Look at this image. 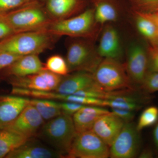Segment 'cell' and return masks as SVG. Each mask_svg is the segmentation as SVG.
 <instances>
[{
  "label": "cell",
  "instance_id": "18",
  "mask_svg": "<svg viewBox=\"0 0 158 158\" xmlns=\"http://www.w3.org/2000/svg\"><path fill=\"white\" fill-rule=\"evenodd\" d=\"M104 107L85 106L73 116L77 133L90 131L96 120L101 116L110 113Z\"/></svg>",
  "mask_w": 158,
  "mask_h": 158
},
{
  "label": "cell",
  "instance_id": "16",
  "mask_svg": "<svg viewBox=\"0 0 158 158\" xmlns=\"http://www.w3.org/2000/svg\"><path fill=\"white\" fill-rule=\"evenodd\" d=\"M98 53L102 58L118 60L122 56L120 37L118 31L113 26L105 27L100 39Z\"/></svg>",
  "mask_w": 158,
  "mask_h": 158
},
{
  "label": "cell",
  "instance_id": "17",
  "mask_svg": "<svg viewBox=\"0 0 158 158\" xmlns=\"http://www.w3.org/2000/svg\"><path fill=\"white\" fill-rule=\"evenodd\" d=\"M44 69V64L38 55H28L22 56L2 70L4 75L9 77L26 76L37 73Z\"/></svg>",
  "mask_w": 158,
  "mask_h": 158
},
{
  "label": "cell",
  "instance_id": "10",
  "mask_svg": "<svg viewBox=\"0 0 158 158\" xmlns=\"http://www.w3.org/2000/svg\"><path fill=\"white\" fill-rule=\"evenodd\" d=\"M126 68L131 81L141 86L149 72L147 49L137 43L130 45Z\"/></svg>",
  "mask_w": 158,
  "mask_h": 158
},
{
  "label": "cell",
  "instance_id": "11",
  "mask_svg": "<svg viewBox=\"0 0 158 158\" xmlns=\"http://www.w3.org/2000/svg\"><path fill=\"white\" fill-rule=\"evenodd\" d=\"M44 121L36 108L29 104L6 129L11 130L28 138H33L38 135L45 123Z\"/></svg>",
  "mask_w": 158,
  "mask_h": 158
},
{
  "label": "cell",
  "instance_id": "29",
  "mask_svg": "<svg viewBox=\"0 0 158 158\" xmlns=\"http://www.w3.org/2000/svg\"><path fill=\"white\" fill-rule=\"evenodd\" d=\"M147 50L149 72H158V46L151 45Z\"/></svg>",
  "mask_w": 158,
  "mask_h": 158
},
{
  "label": "cell",
  "instance_id": "33",
  "mask_svg": "<svg viewBox=\"0 0 158 158\" xmlns=\"http://www.w3.org/2000/svg\"><path fill=\"white\" fill-rule=\"evenodd\" d=\"M111 109L112 113L121 118L125 123L130 122L135 117L134 111L117 108H111Z\"/></svg>",
  "mask_w": 158,
  "mask_h": 158
},
{
  "label": "cell",
  "instance_id": "20",
  "mask_svg": "<svg viewBox=\"0 0 158 158\" xmlns=\"http://www.w3.org/2000/svg\"><path fill=\"white\" fill-rule=\"evenodd\" d=\"M136 27L141 36L149 41L151 45L158 43V27L147 13L135 11Z\"/></svg>",
  "mask_w": 158,
  "mask_h": 158
},
{
  "label": "cell",
  "instance_id": "19",
  "mask_svg": "<svg viewBox=\"0 0 158 158\" xmlns=\"http://www.w3.org/2000/svg\"><path fill=\"white\" fill-rule=\"evenodd\" d=\"M48 14L54 21L69 18L79 10V0H48Z\"/></svg>",
  "mask_w": 158,
  "mask_h": 158
},
{
  "label": "cell",
  "instance_id": "3",
  "mask_svg": "<svg viewBox=\"0 0 158 158\" xmlns=\"http://www.w3.org/2000/svg\"><path fill=\"white\" fill-rule=\"evenodd\" d=\"M0 17L11 26L16 33L48 31L53 21L47 12L34 3L6 13Z\"/></svg>",
  "mask_w": 158,
  "mask_h": 158
},
{
  "label": "cell",
  "instance_id": "32",
  "mask_svg": "<svg viewBox=\"0 0 158 158\" xmlns=\"http://www.w3.org/2000/svg\"><path fill=\"white\" fill-rule=\"evenodd\" d=\"M62 113L72 116L85 105L70 102L60 103Z\"/></svg>",
  "mask_w": 158,
  "mask_h": 158
},
{
  "label": "cell",
  "instance_id": "21",
  "mask_svg": "<svg viewBox=\"0 0 158 158\" xmlns=\"http://www.w3.org/2000/svg\"><path fill=\"white\" fill-rule=\"evenodd\" d=\"M29 139L11 130H0V158H6Z\"/></svg>",
  "mask_w": 158,
  "mask_h": 158
},
{
  "label": "cell",
  "instance_id": "26",
  "mask_svg": "<svg viewBox=\"0 0 158 158\" xmlns=\"http://www.w3.org/2000/svg\"><path fill=\"white\" fill-rule=\"evenodd\" d=\"M140 88L145 93H152L158 91V72H148Z\"/></svg>",
  "mask_w": 158,
  "mask_h": 158
},
{
  "label": "cell",
  "instance_id": "27",
  "mask_svg": "<svg viewBox=\"0 0 158 158\" xmlns=\"http://www.w3.org/2000/svg\"><path fill=\"white\" fill-rule=\"evenodd\" d=\"M33 3L32 0H0V15Z\"/></svg>",
  "mask_w": 158,
  "mask_h": 158
},
{
  "label": "cell",
  "instance_id": "35",
  "mask_svg": "<svg viewBox=\"0 0 158 158\" xmlns=\"http://www.w3.org/2000/svg\"><path fill=\"white\" fill-rule=\"evenodd\" d=\"M154 155L151 149H144L140 154L139 156V158H152L153 157Z\"/></svg>",
  "mask_w": 158,
  "mask_h": 158
},
{
  "label": "cell",
  "instance_id": "28",
  "mask_svg": "<svg viewBox=\"0 0 158 158\" xmlns=\"http://www.w3.org/2000/svg\"><path fill=\"white\" fill-rule=\"evenodd\" d=\"M143 104L140 103L133 102L122 101L108 100H104V107H110L111 108H117V109H123L131 110V111H138L142 108Z\"/></svg>",
  "mask_w": 158,
  "mask_h": 158
},
{
  "label": "cell",
  "instance_id": "13",
  "mask_svg": "<svg viewBox=\"0 0 158 158\" xmlns=\"http://www.w3.org/2000/svg\"><path fill=\"white\" fill-rule=\"evenodd\" d=\"M31 99L23 96H0V130L5 129L30 104Z\"/></svg>",
  "mask_w": 158,
  "mask_h": 158
},
{
  "label": "cell",
  "instance_id": "38",
  "mask_svg": "<svg viewBox=\"0 0 158 158\" xmlns=\"http://www.w3.org/2000/svg\"><path fill=\"white\" fill-rule=\"evenodd\" d=\"M156 46H158V44H157Z\"/></svg>",
  "mask_w": 158,
  "mask_h": 158
},
{
  "label": "cell",
  "instance_id": "31",
  "mask_svg": "<svg viewBox=\"0 0 158 158\" xmlns=\"http://www.w3.org/2000/svg\"><path fill=\"white\" fill-rule=\"evenodd\" d=\"M138 6L137 11L152 12L158 9V0H134Z\"/></svg>",
  "mask_w": 158,
  "mask_h": 158
},
{
  "label": "cell",
  "instance_id": "24",
  "mask_svg": "<svg viewBox=\"0 0 158 158\" xmlns=\"http://www.w3.org/2000/svg\"><path fill=\"white\" fill-rule=\"evenodd\" d=\"M44 69L62 76H67L69 73L66 60L59 55L49 57L44 64Z\"/></svg>",
  "mask_w": 158,
  "mask_h": 158
},
{
  "label": "cell",
  "instance_id": "6",
  "mask_svg": "<svg viewBox=\"0 0 158 158\" xmlns=\"http://www.w3.org/2000/svg\"><path fill=\"white\" fill-rule=\"evenodd\" d=\"M102 59L90 41L77 40L69 46L65 60L69 72L85 71L93 74Z\"/></svg>",
  "mask_w": 158,
  "mask_h": 158
},
{
  "label": "cell",
  "instance_id": "15",
  "mask_svg": "<svg viewBox=\"0 0 158 158\" xmlns=\"http://www.w3.org/2000/svg\"><path fill=\"white\" fill-rule=\"evenodd\" d=\"M29 138L25 143L9 153L6 158H63L53 149L44 146L37 141Z\"/></svg>",
  "mask_w": 158,
  "mask_h": 158
},
{
  "label": "cell",
  "instance_id": "1",
  "mask_svg": "<svg viewBox=\"0 0 158 158\" xmlns=\"http://www.w3.org/2000/svg\"><path fill=\"white\" fill-rule=\"evenodd\" d=\"M58 37L48 31L16 33L0 41V49L21 56L38 55L52 47Z\"/></svg>",
  "mask_w": 158,
  "mask_h": 158
},
{
  "label": "cell",
  "instance_id": "23",
  "mask_svg": "<svg viewBox=\"0 0 158 158\" xmlns=\"http://www.w3.org/2000/svg\"><path fill=\"white\" fill-rule=\"evenodd\" d=\"M94 17L98 25H103L115 22L118 18V13L115 7L107 2H100L94 9Z\"/></svg>",
  "mask_w": 158,
  "mask_h": 158
},
{
  "label": "cell",
  "instance_id": "12",
  "mask_svg": "<svg viewBox=\"0 0 158 158\" xmlns=\"http://www.w3.org/2000/svg\"><path fill=\"white\" fill-rule=\"evenodd\" d=\"M125 123L123 119L110 112L96 120L91 131L110 147Z\"/></svg>",
  "mask_w": 158,
  "mask_h": 158
},
{
  "label": "cell",
  "instance_id": "5",
  "mask_svg": "<svg viewBox=\"0 0 158 158\" xmlns=\"http://www.w3.org/2000/svg\"><path fill=\"white\" fill-rule=\"evenodd\" d=\"M126 72L118 60L104 58L93 75L96 83L106 91L133 89Z\"/></svg>",
  "mask_w": 158,
  "mask_h": 158
},
{
  "label": "cell",
  "instance_id": "7",
  "mask_svg": "<svg viewBox=\"0 0 158 158\" xmlns=\"http://www.w3.org/2000/svg\"><path fill=\"white\" fill-rule=\"evenodd\" d=\"M110 147L93 131L77 133L66 157L107 158Z\"/></svg>",
  "mask_w": 158,
  "mask_h": 158
},
{
  "label": "cell",
  "instance_id": "9",
  "mask_svg": "<svg viewBox=\"0 0 158 158\" xmlns=\"http://www.w3.org/2000/svg\"><path fill=\"white\" fill-rule=\"evenodd\" d=\"M63 77L44 69L37 73L26 76L9 77L8 82L13 88L52 91L57 88Z\"/></svg>",
  "mask_w": 158,
  "mask_h": 158
},
{
  "label": "cell",
  "instance_id": "36",
  "mask_svg": "<svg viewBox=\"0 0 158 158\" xmlns=\"http://www.w3.org/2000/svg\"><path fill=\"white\" fill-rule=\"evenodd\" d=\"M153 138L154 143L158 154V123L156 125L153 132Z\"/></svg>",
  "mask_w": 158,
  "mask_h": 158
},
{
  "label": "cell",
  "instance_id": "34",
  "mask_svg": "<svg viewBox=\"0 0 158 158\" xmlns=\"http://www.w3.org/2000/svg\"><path fill=\"white\" fill-rule=\"evenodd\" d=\"M15 34V33L11 26L0 17V41Z\"/></svg>",
  "mask_w": 158,
  "mask_h": 158
},
{
  "label": "cell",
  "instance_id": "2",
  "mask_svg": "<svg viewBox=\"0 0 158 158\" xmlns=\"http://www.w3.org/2000/svg\"><path fill=\"white\" fill-rule=\"evenodd\" d=\"M76 134L72 116L62 113L44 123L38 135L66 157Z\"/></svg>",
  "mask_w": 158,
  "mask_h": 158
},
{
  "label": "cell",
  "instance_id": "4",
  "mask_svg": "<svg viewBox=\"0 0 158 158\" xmlns=\"http://www.w3.org/2000/svg\"><path fill=\"white\" fill-rule=\"evenodd\" d=\"M97 24L94 17V10L88 9L76 16L59 20L53 21L48 31L61 36L91 38L96 31Z\"/></svg>",
  "mask_w": 158,
  "mask_h": 158
},
{
  "label": "cell",
  "instance_id": "14",
  "mask_svg": "<svg viewBox=\"0 0 158 158\" xmlns=\"http://www.w3.org/2000/svg\"><path fill=\"white\" fill-rule=\"evenodd\" d=\"M93 75L85 71L77 72L62 77L55 92L61 94H73L80 90L87 89L96 85Z\"/></svg>",
  "mask_w": 158,
  "mask_h": 158
},
{
  "label": "cell",
  "instance_id": "25",
  "mask_svg": "<svg viewBox=\"0 0 158 158\" xmlns=\"http://www.w3.org/2000/svg\"><path fill=\"white\" fill-rule=\"evenodd\" d=\"M158 120V108L154 106L148 107L141 113L136 125L139 131L145 128L155 124Z\"/></svg>",
  "mask_w": 158,
  "mask_h": 158
},
{
  "label": "cell",
  "instance_id": "30",
  "mask_svg": "<svg viewBox=\"0 0 158 158\" xmlns=\"http://www.w3.org/2000/svg\"><path fill=\"white\" fill-rule=\"evenodd\" d=\"M21 56H22L0 49V71L11 65Z\"/></svg>",
  "mask_w": 158,
  "mask_h": 158
},
{
  "label": "cell",
  "instance_id": "8",
  "mask_svg": "<svg viewBox=\"0 0 158 158\" xmlns=\"http://www.w3.org/2000/svg\"><path fill=\"white\" fill-rule=\"evenodd\" d=\"M141 146L140 131L132 122L125 123L110 147V157L135 158Z\"/></svg>",
  "mask_w": 158,
  "mask_h": 158
},
{
  "label": "cell",
  "instance_id": "37",
  "mask_svg": "<svg viewBox=\"0 0 158 158\" xmlns=\"http://www.w3.org/2000/svg\"><path fill=\"white\" fill-rule=\"evenodd\" d=\"M154 21L158 27V9L152 12H145Z\"/></svg>",
  "mask_w": 158,
  "mask_h": 158
},
{
  "label": "cell",
  "instance_id": "22",
  "mask_svg": "<svg viewBox=\"0 0 158 158\" xmlns=\"http://www.w3.org/2000/svg\"><path fill=\"white\" fill-rule=\"evenodd\" d=\"M30 104L36 108L44 120H49L62 114L60 103L48 99H31Z\"/></svg>",
  "mask_w": 158,
  "mask_h": 158
}]
</instances>
